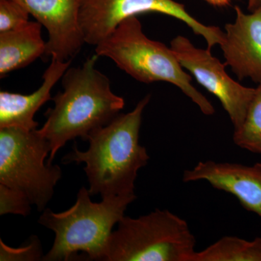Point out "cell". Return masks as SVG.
<instances>
[{
    "instance_id": "cell-1",
    "label": "cell",
    "mask_w": 261,
    "mask_h": 261,
    "mask_svg": "<svg viewBox=\"0 0 261 261\" xmlns=\"http://www.w3.org/2000/svg\"><path fill=\"white\" fill-rule=\"evenodd\" d=\"M149 100L150 95L146 96L133 111L118 115L106 126L89 134L87 150H79L75 145L63 158L65 164L85 163L91 196L106 198L135 194L139 170L149 160L147 149L139 142L142 114Z\"/></svg>"
},
{
    "instance_id": "cell-2",
    "label": "cell",
    "mask_w": 261,
    "mask_h": 261,
    "mask_svg": "<svg viewBox=\"0 0 261 261\" xmlns=\"http://www.w3.org/2000/svg\"><path fill=\"white\" fill-rule=\"evenodd\" d=\"M98 57L68 68L62 77L63 92L51 99L54 107L47 110V121L39 129L50 145L47 164L66 142L77 137L87 141L89 134L111 123L124 108V99L113 93L109 79L96 68Z\"/></svg>"
},
{
    "instance_id": "cell-3",
    "label": "cell",
    "mask_w": 261,
    "mask_h": 261,
    "mask_svg": "<svg viewBox=\"0 0 261 261\" xmlns=\"http://www.w3.org/2000/svg\"><path fill=\"white\" fill-rule=\"evenodd\" d=\"M90 193L82 187L74 205L61 213L43 211L38 222L56 234L54 243L44 255V261L72 260L84 252L89 260H102L113 228L124 216L127 207L137 196L124 195L91 200Z\"/></svg>"
},
{
    "instance_id": "cell-4",
    "label": "cell",
    "mask_w": 261,
    "mask_h": 261,
    "mask_svg": "<svg viewBox=\"0 0 261 261\" xmlns=\"http://www.w3.org/2000/svg\"><path fill=\"white\" fill-rule=\"evenodd\" d=\"M98 56L109 58L118 68L142 83L166 82L174 84L190 98L206 116L215 109L192 84V78L183 69L171 47L149 39L136 16L122 21L112 34L96 46Z\"/></svg>"
},
{
    "instance_id": "cell-5",
    "label": "cell",
    "mask_w": 261,
    "mask_h": 261,
    "mask_svg": "<svg viewBox=\"0 0 261 261\" xmlns=\"http://www.w3.org/2000/svg\"><path fill=\"white\" fill-rule=\"evenodd\" d=\"M195 246L185 219L156 209L137 219L123 216L108 239L102 260L191 261Z\"/></svg>"
},
{
    "instance_id": "cell-6",
    "label": "cell",
    "mask_w": 261,
    "mask_h": 261,
    "mask_svg": "<svg viewBox=\"0 0 261 261\" xmlns=\"http://www.w3.org/2000/svg\"><path fill=\"white\" fill-rule=\"evenodd\" d=\"M50 145L38 129L0 128V185L25 195L43 211L62 178L58 165L44 164Z\"/></svg>"
},
{
    "instance_id": "cell-7",
    "label": "cell",
    "mask_w": 261,
    "mask_h": 261,
    "mask_svg": "<svg viewBox=\"0 0 261 261\" xmlns=\"http://www.w3.org/2000/svg\"><path fill=\"white\" fill-rule=\"evenodd\" d=\"M147 13H159L181 20L197 35L202 36L207 49L221 44L224 32L216 27L196 20L185 5L173 0H84L80 23L85 43L97 46L126 19Z\"/></svg>"
},
{
    "instance_id": "cell-8",
    "label": "cell",
    "mask_w": 261,
    "mask_h": 261,
    "mask_svg": "<svg viewBox=\"0 0 261 261\" xmlns=\"http://www.w3.org/2000/svg\"><path fill=\"white\" fill-rule=\"evenodd\" d=\"M171 48L181 66L219 99L234 130L238 129L246 116L255 89L235 82L226 73V64L213 56L210 49L195 47L186 37H175L171 41Z\"/></svg>"
},
{
    "instance_id": "cell-9",
    "label": "cell",
    "mask_w": 261,
    "mask_h": 261,
    "mask_svg": "<svg viewBox=\"0 0 261 261\" xmlns=\"http://www.w3.org/2000/svg\"><path fill=\"white\" fill-rule=\"evenodd\" d=\"M48 32L45 56L61 61L74 58L84 41L80 23L84 0H15Z\"/></svg>"
},
{
    "instance_id": "cell-10",
    "label": "cell",
    "mask_w": 261,
    "mask_h": 261,
    "mask_svg": "<svg viewBox=\"0 0 261 261\" xmlns=\"http://www.w3.org/2000/svg\"><path fill=\"white\" fill-rule=\"evenodd\" d=\"M185 183L206 181L218 190L234 196L244 208L261 218V163L252 166L200 161L182 176Z\"/></svg>"
},
{
    "instance_id": "cell-11",
    "label": "cell",
    "mask_w": 261,
    "mask_h": 261,
    "mask_svg": "<svg viewBox=\"0 0 261 261\" xmlns=\"http://www.w3.org/2000/svg\"><path fill=\"white\" fill-rule=\"evenodd\" d=\"M234 10V22L226 24L220 44L226 65L231 67L239 80L248 78L260 83L261 9L249 14L239 6Z\"/></svg>"
},
{
    "instance_id": "cell-12",
    "label": "cell",
    "mask_w": 261,
    "mask_h": 261,
    "mask_svg": "<svg viewBox=\"0 0 261 261\" xmlns=\"http://www.w3.org/2000/svg\"><path fill=\"white\" fill-rule=\"evenodd\" d=\"M51 63L43 75L41 87L32 94L0 92V128L18 127L25 130L37 129L39 123L34 115L44 103L51 99V91L65 71L72 60L61 61L51 58Z\"/></svg>"
},
{
    "instance_id": "cell-13",
    "label": "cell",
    "mask_w": 261,
    "mask_h": 261,
    "mask_svg": "<svg viewBox=\"0 0 261 261\" xmlns=\"http://www.w3.org/2000/svg\"><path fill=\"white\" fill-rule=\"evenodd\" d=\"M42 27L38 21H29L21 28L0 33L1 78L45 55L47 42L42 37Z\"/></svg>"
},
{
    "instance_id": "cell-14",
    "label": "cell",
    "mask_w": 261,
    "mask_h": 261,
    "mask_svg": "<svg viewBox=\"0 0 261 261\" xmlns=\"http://www.w3.org/2000/svg\"><path fill=\"white\" fill-rule=\"evenodd\" d=\"M191 261H261V238L247 241L223 237L202 251L195 252Z\"/></svg>"
},
{
    "instance_id": "cell-15",
    "label": "cell",
    "mask_w": 261,
    "mask_h": 261,
    "mask_svg": "<svg viewBox=\"0 0 261 261\" xmlns=\"http://www.w3.org/2000/svg\"><path fill=\"white\" fill-rule=\"evenodd\" d=\"M233 141L240 148L261 154V82L255 88L243 124L233 132Z\"/></svg>"
},
{
    "instance_id": "cell-16",
    "label": "cell",
    "mask_w": 261,
    "mask_h": 261,
    "mask_svg": "<svg viewBox=\"0 0 261 261\" xmlns=\"http://www.w3.org/2000/svg\"><path fill=\"white\" fill-rule=\"evenodd\" d=\"M29 13L15 0H0V33L21 28L29 23Z\"/></svg>"
},
{
    "instance_id": "cell-17",
    "label": "cell",
    "mask_w": 261,
    "mask_h": 261,
    "mask_svg": "<svg viewBox=\"0 0 261 261\" xmlns=\"http://www.w3.org/2000/svg\"><path fill=\"white\" fill-rule=\"evenodd\" d=\"M31 203L23 194L0 185V215H21L27 216L31 213Z\"/></svg>"
},
{
    "instance_id": "cell-18",
    "label": "cell",
    "mask_w": 261,
    "mask_h": 261,
    "mask_svg": "<svg viewBox=\"0 0 261 261\" xmlns=\"http://www.w3.org/2000/svg\"><path fill=\"white\" fill-rule=\"evenodd\" d=\"M42 247L37 237H32L25 247L11 248L0 240V260H42Z\"/></svg>"
},
{
    "instance_id": "cell-19",
    "label": "cell",
    "mask_w": 261,
    "mask_h": 261,
    "mask_svg": "<svg viewBox=\"0 0 261 261\" xmlns=\"http://www.w3.org/2000/svg\"><path fill=\"white\" fill-rule=\"evenodd\" d=\"M247 8L250 13L261 9V0H247Z\"/></svg>"
},
{
    "instance_id": "cell-20",
    "label": "cell",
    "mask_w": 261,
    "mask_h": 261,
    "mask_svg": "<svg viewBox=\"0 0 261 261\" xmlns=\"http://www.w3.org/2000/svg\"><path fill=\"white\" fill-rule=\"evenodd\" d=\"M209 4L216 7H226L231 4L232 0H205Z\"/></svg>"
}]
</instances>
